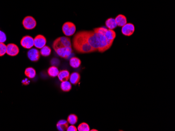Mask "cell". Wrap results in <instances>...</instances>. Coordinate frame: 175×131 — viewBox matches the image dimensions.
<instances>
[{
    "label": "cell",
    "mask_w": 175,
    "mask_h": 131,
    "mask_svg": "<svg viewBox=\"0 0 175 131\" xmlns=\"http://www.w3.org/2000/svg\"><path fill=\"white\" fill-rule=\"evenodd\" d=\"M73 47L77 52L80 54H89L96 52L95 49L88 42L83 31L76 34L72 40Z\"/></svg>",
    "instance_id": "1"
},
{
    "label": "cell",
    "mask_w": 175,
    "mask_h": 131,
    "mask_svg": "<svg viewBox=\"0 0 175 131\" xmlns=\"http://www.w3.org/2000/svg\"><path fill=\"white\" fill-rule=\"evenodd\" d=\"M95 32V31H94ZM98 42V51L101 53L105 52L111 48L113 42L110 41L107 39L105 35L95 32Z\"/></svg>",
    "instance_id": "2"
},
{
    "label": "cell",
    "mask_w": 175,
    "mask_h": 131,
    "mask_svg": "<svg viewBox=\"0 0 175 131\" xmlns=\"http://www.w3.org/2000/svg\"><path fill=\"white\" fill-rule=\"evenodd\" d=\"M71 42L70 38L68 37H60L57 38L53 42L52 47L53 50L57 49L65 48V47H71Z\"/></svg>",
    "instance_id": "3"
},
{
    "label": "cell",
    "mask_w": 175,
    "mask_h": 131,
    "mask_svg": "<svg viewBox=\"0 0 175 131\" xmlns=\"http://www.w3.org/2000/svg\"><path fill=\"white\" fill-rule=\"evenodd\" d=\"M62 31L66 36H71L76 33V25L71 22H65L62 26Z\"/></svg>",
    "instance_id": "4"
},
{
    "label": "cell",
    "mask_w": 175,
    "mask_h": 131,
    "mask_svg": "<svg viewBox=\"0 0 175 131\" xmlns=\"http://www.w3.org/2000/svg\"><path fill=\"white\" fill-rule=\"evenodd\" d=\"M23 26L26 30H32L36 27L37 22L34 18L31 16H28L22 21Z\"/></svg>",
    "instance_id": "5"
},
{
    "label": "cell",
    "mask_w": 175,
    "mask_h": 131,
    "mask_svg": "<svg viewBox=\"0 0 175 131\" xmlns=\"http://www.w3.org/2000/svg\"><path fill=\"white\" fill-rule=\"evenodd\" d=\"M54 51L60 58L65 59H68L72 54V47L62 48L56 49Z\"/></svg>",
    "instance_id": "6"
},
{
    "label": "cell",
    "mask_w": 175,
    "mask_h": 131,
    "mask_svg": "<svg viewBox=\"0 0 175 131\" xmlns=\"http://www.w3.org/2000/svg\"><path fill=\"white\" fill-rule=\"evenodd\" d=\"M21 45L22 47L26 49L32 48L34 46V38L28 35L23 37L21 40Z\"/></svg>",
    "instance_id": "7"
},
{
    "label": "cell",
    "mask_w": 175,
    "mask_h": 131,
    "mask_svg": "<svg viewBox=\"0 0 175 131\" xmlns=\"http://www.w3.org/2000/svg\"><path fill=\"white\" fill-rule=\"evenodd\" d=\"M27 55L29 60L34 62H38L41 57L40 51L35 48L30 49L28 51Z\"/></svg>",
    "instance_id": "8"
},
{
    "label": "cell",
    "mask_w": 175,
    "mask_h": 131,
    "mask_svg": "<svg viewBox=\"0 0 175 131\" xmlns=\"http://www.w3.org/2000/svg\"><path fill=\"white\" fill-rule=\"evenodd\" d=\"M47 43V39L44 36L42 35H37L34 38V45L37 49L42 48L46 46Z\"/></svg>",
    "instance_id": "9"
},
{
    "label": "cell",
    "mask_w": 175,
    "mask_h": 131,
    "mask_svg": "<svg viewBox=\"0 0 175 131\" xmlns=\"http://www.w3.org/2000/svg\"><path fill=\"white\" fill-rule=\"evenodd\" d=\"M135 26L132 23H126L122 27L121 33L126 36H130L134 34L135 31Z\"/></svg>",
    "instance_id": "10"
},
{
    "label": "cell",
    "mask_w": 175,
    "mask_h": 131,
    "mask_svg": "<svg viewBox=\"0 0 175 131\" xmlns=\"http://www.w3.org/2000/svg\"><path fill=\"white\" fill-rule=\"evenodd\" d=\"M19 49L14 43H9L6 46V54L11 57H15L19 54Z\"/></svg>",
    "instance_id": "11"
},
{
    "label": "cell",
    "mask_w": 175,
    "mask_h": 131,
    "mask_svg": "<svg viewBox=\"0 0 175 131\" xmlns=\"http://www.w3.org/2000/svg\"><path fill=\"white\" fill-rule=\"evenodd\" d=\"M58 78L59 80L61 82L65 81H68L70 77V73L68 70L65 69L59 71L58 75Z\"/></svg>",
    "instance_id": "12"
},
{
    "label": "cell",
    "mask_w": 175,
    "mask_h": 131,
    "mask_svg": "<svg viewBox=\"0 0 175 131\" xmlns=\"http://www.w3.org/2000/svg\"><path fill=\"white\" fill-rule=\"evenodd\" d=\"M117 26L118 27H123L127 23V18L126 16L122 14H119L115 18Z\"/></svg>",
    "instance_id": "13"
},
{
    "label": "cell",
    "mask_w": 175,
    "mask_h": 131,
    "mask_svg": "<svg viewBox=\"0 0 175 131\" xmlns=\"http://www.w3.org/2000/svg\"><path fill=\"white\" fill-rule=\"evenodd\" d=\"M69 123L65 120H60L57 122L56 127L58 131H67V128L69 126Z\"/></svg>",
    "instance_id": "14"
},
{
    "label": "cell",
    "mask_w": 175,
    "mask_h": 131,
    "mask_svg": "<svg viewBox=\"0 0 175 131\" xmlns=\"http://www.w3.org/2000/svg\"><path fill=\"white\" fill-rule=\"evenodd\" d=\"M81 76L77 72L72 73L70 75L69 77V80L71 84L76 85H77L80 81V80Z\"/></svg>",
    "instance_id": "15"
},
{
    "label": "cell",
    "mask_w": 175,
    "mask_h": 131,
    "mask_svg": "<svg viewBox=\"0 0 175 131\" xmlns=\"http://www.w3.org/2000/svg\"><path fill=\"white\" fill-rule=\"evenodd\" d=\"M69 64L71 67H73L74 69H77L80 66L81 64V61L78 58L72 57L70 59Z\"/></svg>",
    "instance_id": "16"
},
{
    "label": "cell",
    "mask_w": 175,
    "mask_h": 131,
    "mask_svg": "<svg viewBox=\"0 0 175 131\" xmlns=\"http://www.w3.org/2000/svg\"><path fill=\"white\" fill-rule=\"evenodd\" d=\"M24 74L29 79H33L36 76V72L33 67H28L25 70Z\"/></svg>",
    "instance_id": "17"
},
{
    "label": "cell",
    "mask_w": 175,
    "mask_h": 131,
    "mask_svg": "<svg viewBox=\"0 0 175 131\" xmlns=\"http://www.w3.org/2000/svg\"><path fill=\"white\" fill-rule=\"evenodd\" d=\"M105 26L109 30H114L117 26L115 19L111 18L105 21Z\"/></svg>",
    "instance_id": "18"
},
{
    "label": "cell",
    "mask_w": 175,
    "mask_h": 131,
    "mask_svg": "<svg viewBox=\"0 0 175 131\" xmlns=\"http://www.w3.org/2000/svg\"><path fill=\"white\" fill-rule=\"evenodd\" d=\"M59 72V69L55 66H50V67H49V69L47 70L48 75L52 77H55L58 76Z\"/></svg>",
    "instance_id": "19"
},
{
    "label": "cell",
    "mask_w": 175,
    "mask_h": 131,
    "mask_svg": "<svg viewBox=\"0 0 175 131\" xmlns=\"http://www.w3.org/2000/svg\"><path fill=\"white\" fill-rule=\"evenodd\" d=\"M60 88L64 92H70L72 89L71 84L68 81H62L60 85Z\"/></svg>",
    "instance_id": "20"
},
{
    "label": "cell",
    "mask_w": 175,
    "mask_h": 131,
    "mask_svg": "<svg viewBox=\"0 0 175 131\" xmlns=\"http://www.w3.org/2000/svg\"><path fill=\"white\" fill-rule=\"evenodd\" d=\"M105 36L110 41L114 42V40L116 38V33L114 30H109L108 29L105 33Z\"/></svg>",
    "instance_id": "21"
},
{
    "label": "cell",
    "mask_w": 175,
    "mask_h": 131,
    "mask_svg": "<svg viewBox=\"0 0 175 131\" xmlns=\"http://www.w3.org/2000/svg\"><path fill=\"white\" fill-rule=\"evenodd\" d=\"M40 52L41 55L45 57H49L52 53V49L47 46H45L44 47L41 49Z\"/></svg>",
    "instance_id": "22"
},
{
    "label": "cell",
    "mask_w": 175,
    "mask_h": 131,
    "mask_svg": "<svg viewBox=\"0 0 175 131\" xmlns=\"http://www.w3.org/2000/svg\"><path fill=\"white\" fill-rule=\"evenodd\" d=\"M78 120V118L77 116L75 114H71L70 115H69L68 117H67V121L71 125L76 124L77 123Z\"/></svg>",
    "instance_id": "23"
},
{
    "label": "cell",
    "mask_w": 175,
    "mask_h": 131,
    "mask_svg": "<svg viewBox=\"0 0 175 131\" xmlns=\"http://www.w3.org/2000/svg\"><path fill=\"white\" fill-rule=\"evenodd\" d=\"M78 131H90V129L88 124L86 122H83L79 124L77 128Z\"/></svg>",
    "instance_id": "24"
},
{
    "label": "cell",
    "mask_w": 175,
    "mask_h": 131,
    "mask_svg": "<svg viewBox=\"0 0 175 131\" xmlns=\"http://www.w3.org/2000/svg\"><path fill=\"white\" fill-rule=\"evenodd\" d=\"M6 54V45L0 43V57H3Z\"/></svg>",
    "instance_id": "25"
},
{
    "label": "cell",
    "mask_w": 175,
    "mask_h": 131,
    "mask_svg": "<svg viewBox=\"0 0 175 131\" xmlns=\"http://www.w3.org/2000/svg\"><path fill=\"white\" fill-rule=\"evenodd\" d=\"M6 36L5 33L0 30V43H4L6 41Z\"/></svg>",
    "instance_id": "26"
},
{
    "label": "cell",
    "mask_w": 175,
    "mask_h": 131,
    "mask_svg": "<svg viewBox=\"0 0 175 131\" xmlns=\"http://www.w3.org/2000/svg\"><path fill=\"white\" fill-rule=\"evenodd\" d=\"M67 131H77V128L74 125H71L70 126H69L67 128Z\"/></svg>",
    "instance_id": "27"
},
{
    "label": "cell",
    "mask_w": 175,
    "mask_h": 131,
    "mask_svg": "<svg viewBox=\"0 0 175 131\" xmlns=\"http://www.w3.org/2000/svg\"><path fill=\"white\" fill-rule=\"evenodd\" d=\"M90 131H98V130H97V129H91V130H90Z\"/></svg>",
    "instance_id": "28"
}]
</instances>
